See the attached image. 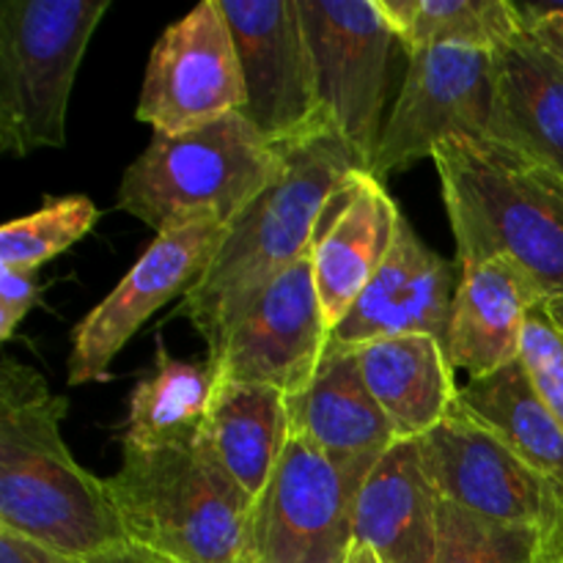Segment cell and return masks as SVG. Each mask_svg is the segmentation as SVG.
I'll return each mask as SVG.
<instances>
[{
  "label": "cell",
  "mask_w": 563,
  "mask_h": 563,
  "mask_svg": "<svg viewBox=\"0 0 563 563\" xmlns=\"http://www.w3.org/2000/svg\"><path fill=\"white\" fill-rule=\"evenodd\" d=\"M286 168L231 225L201 278L179 302V313L207 341L209 355L300 258L311 256L324 207L344 181L368 170L350 143L324 121L306 135L280 143Z\"/></svg>",
  "instance_id": "obj_1"
},
{
  "label": "cell",
  "mask_w": 563,
  "mask_h": 563,
  "mask_svg": "<svg viewBox=\"0 0 563 563\" xmlns=\"http://www.w3.org/2000/svg\"><path fill=\"white\" fill-rule=\"evenodd\" d=\"M69 399L44 374L3 357L0 366V528L69 555L132 548L104 478L80 467L60 423Z\"/></svg>",
  "instance_id": "obj_2"
},
{
  "label": "cell",
  "mask_w": 563,
  "mask_h": 563,
  "mask_svg": "<svg viewBox=\"0 0 563 563\" xmlns=\"http://www.w3.org/2000/svg\"><path fill=\"white\" fill-rule=\"evenodd\" d=\"M456 262L504 256L542 300L563 297V174L495 143L451 141L434 152Z\"/></svg>",
  "instance_id": "obj_3"
},
{
  "label": "cell",
  "mask_w": 563,
  "mask_h": 563,
  "mask_svg": "<svg viewBox=\"0 0 563 563\" xmlns=\"http://www.w3.org/2000/svg\"><path fill=\"white\" fill-rule=\"evenodd\" d=\"M126 539L165 563H258L256 500L198 440L190 449L121 445L104 478Z\"/></svg>",
  "instance_id": "obj_4"
},
{
  "label": "cell",
  "mask_w": 563,
  "mask_h": 563,
  "mask_svg": "<svg viewBox=\"0 0 563 563\" xmlns=\"http://www.w3.org/2000/svg\"><path fill=\"white\" fill-rule=\"evenodd\" d=\"M284 168V148L231 113L179 135L154 132L121 176L115 207L154 234L203 218L234 225Z\"/></svg>",
  "instance_id": "obj_5"
},
{
  "label": "cell",
  "mask_w": 563,
  "mask_h": 563,
  "mask_svg": "<svg viewBox=\"0 0 563 563\" xmlns=\"http://www.w3.org/2000/svg\"><path fill=\"white\" fill-rule=\"evenodd\" d=\"M110 0L0 5V148L27 157L66 146L71 86Z\"/></svg>",
  "instance_id": "obj_6"
},
{
  "label": "cell",
  "mask_w": 563,
  "mask_h": 563,
  "mask_svg": "<svg viewBox=\"0 0 563 563\" xmlns=\"http://www.w3.org/2000/svg\"><path fill=\"white\" fill-rule=\"evenodd\" d=\"M379 460H335L291 432L256 500L258 563H346L363 482Z\"/></svg>",
  "instance_id": "obj_7"
},
{
  "label": "cell",
  "mask_w": 563,
  "mask_h": 563,
  "mask_svg": "<svg viewBox=\"0 0 563 563\" xmlns=\"http://www.w3.org/2000/svg\"><path fill=\"white\" fill-rule=\"evenodd\" d=\"M317 77L322 119L372 174L396 33L374 0H297Z\"/></svg>",
  "instance_id": "obj_8"
},
{
  "label": "cell",
  "mask_w": 563,
  "mask_h": 563,
  "mask_svg": "<svg viewBox=\"0 0 563 563\" xmlns=\"http://www.w3.org/2000/svg\"><path fill=\"white\" fill-rule=\"evenodd\" d=\"M493 53L423 47L407 53V75L372 163L374 179L432 159L443 143L487 141Z\"/></svg>",
  "instance_id": "obj_9"
},
{
  "label": "cell",
  "mask_w": 563,
  "mask_h": 563,
  "mask_svg": "<svg viewBox=\"0 0 563 563\" xmlns=\"http://www.w3.org/2000/svg\"><path fill=\"white\" fill-rule=\"evenodd\" d=\"M423 471L440 500L484 520L563 531L559 482L539 473L454 401L418 440Z\"/></svg>",
  "instance_id": "obj_10"
},
{
  "label": "cell",
  "mask_w": 563,
  "mask_h": 563,
  "mask_svg": "<svg viewBox=\"0 0 563 563\" xmlns=\"http://www.w3.org/2000/svg\"><path fill=\"white\" fill-rule=\"evenodd\" d=\"M245 110V82L220 0L170 22L148 55L137 119L163 135L198 130Z\"/></svg>",
  "instance_id": "obj_11"
},
{
  "label": "cell",
  "mask_w": 563,
  "mask_h": 563,
  "mask_svg": "<svg viewBox=\"0 0 563 563\" xmlns=\"http://www.w3.org/2000/svg\"><path fill=\"white\" fill-rule=\"evenodd\" d=\"M229 231L231 225L223 220L203 218L154 234L152 245L132 264L119 286L75 328L66 363L69 385L104 383L110 377V363L126 341L165 302L190 291Z\"/></svg>",
  "instance_id": "obj_12"
},
{
  "label": "cell",
  "mask_w": 563,
  "mask_h": 563,
  "mask_svg": "<svg viewBox=\"0 0 563 563\" xmlns=\"http://www.w3.org/2000/svg\"><path fill=\"white\" fill-rule=\"evenodd\" d=\"M242 82L245 115L275 146L324 124L297 0H220Z\"/></svg>",
  "instance_id": "obj_13"
},
{
  "label": "cell",
  "mask_w": 563,
  "mask_h": 563,
  "mask_svg": "<svg viewBox=\"0 0 563 563\" xmlns=\"http://www.w3.org/2000/svg\"><path fill=\"white\" fill-rule=\"evenodd\" d=\"M328 346L330 328L306 256L264 289L207 363L218 383L269 385L295 396L311 383Z\"/></svg>",
  "instance_id": "obj_14"
},
{
  "label": "cell",
  "mask_w": 563,
  "mask_h": 563,
  "mask_svg": "<svg viewBox=\"0 0 563 563\" xmlns=\"http://www.w3.org/2000/svg\"><path fill=\"white\" fill-rule=\"evenodd\" d=\"M460 278V264L438 256L416 234L410 220L399 214L388 256L344 322L330 333V341L361 346L368 341L421 333L445 346Z\"/></svg>",
  "instance_id": "obj_15"
},
{
  "label": "cell",
  "mask_w": 563,
  "mask_h": 563,
  "mask_svg": "<svg viewBox=\"0 0 563 563\" xmlns=\"http://www.w3.org/2000/svg\"><path fill=\"white\" fill-rule=\"evenodd\" d=\"M399 214L383 181L368 170L344 181L324 207L311 267L330 333L344 322L388 256Z\"/></svg>",
  "instance_id": "obj_16"
},
{
  "label": "cell",
  "mask_w": 563,
  "mask_h": 563,
  "mask_svg": "<svg viewBox=\"0 0 563 563\" xmlns=\"http://www.w3.org/2000/svg\"><path fill=\"white\" fill-rule=\"evenodd\" d=\"M462 267L451 308L445 355L456 374L487 377L520 361L522 335L542 295L520 267L504 256L456 262Z\"/></svg>",
  "instance_id": "obj_17"
},
{
  "label": "cell",
  "mask_w": 563,
  "mask_h": 563,
  "mask_svg": "<svg viewBox=\"0 0 563 563\" xmlns=\"http://www.w3.org/2000/svg\"><path fill=\"white\" fill-rule=\"evenodd\" d=\"M487 143L563 174V60L531 31L493 53Z\"/></svg>",
  "instance_id": "obj_18"
},
{
  "label": "cell",
  "mask_w": 563,
  "mask_h": 563,
  "mask_svg": "<svg viewBox=\"0 0 563 563\" xmlns=\"http://www.w3.org/2000/svg\"><path fill=\"white\" fill-rule=\"evenodd\" d=\"M355 544L379 563H438L440 495L423 471L418 440L390 445L363 482Z\"/></svg>",
  "instance_id": "obj_19"
},
{
  "label": "cell",
  "mask_w": 563,
  "mask_h": 563,
  "mask_svg": "<svg viewBox=\"0 0 563 563\" xmlns=\"http://www.w3.org/2000/svg\"><path fill=\"white\" fill-rule=\"evenodd\" d=\"M286 407L291 432L335 460H379L399 443L352 346L330 341L322 366L300 394L286 396Z\"/></svg>",
  "instance_id": "obj_20"
},
{
  "label": "cell",
  "mask_w": 563,
  "mask_h": 563,
  "mask_svg": "<svg viewBox=\"0 0 563 563\" xmlns=\"http://www.w3.org/2000/svg\"><path fill=\"white\" fill-rule=\"evenodd\" d=\"M368 390L394 427L396 440H421L454 407V383L445 346L432 335H394L352 346Z\"/></svg>",
  "instance_id": "obj_21"
},
{
  "label": "cell",
  "mask_w": 563,
  "mask_h": 563,
  "mask_svg": "<svg viewBox=\"0 0 563 563\" xmlns=\"http://www.w3.org/2000/svg\"><path fill=\"white\" fill-rule=\"evenodd\" d=\"M291 438L286 396L269 385L218 383L201 445L258 500Z\"/></svg>",
  "instance_id": "obj_22"
},
{
  "label": "cell",
  "mask_w": 563,
  "mask_h": 563,
  "mask_svg": "<svg viewBox=\"0 0 563 563\" xmlns=\"http://www.w3.org/2000/svg\"><path fill=\"white\" fill-rule=\"evenodd\" d=\"M462 410L539 473L563 484V427L533 385L522 361L467 379L456 394Z\"/></svg>",
  "instance_id": "obj_23"
},
{
  "label": "cell",
  "mask_w": 563,
  "mask_h": 563,
  "mask_svg": "<svg viewBox=\"0 0 563 563\" xmlns=\"http://www.w3.org/2000/svg\"><path fill=\"white\" fill-rule=\"evenodd\" d=\"M218 379L209 363H185L157 344V363L132 388L121 445L190 449L201 440Z\"/></svg>",
  "instance_id": "obj_24"
},
{
  "label": "cell",
  "mask_w": 563,
  "mask_h": 563,
  "mask_svg": "<svg viewBox=\"0 0 563 563\" xmlns=\"http://www.w3.org/2000/svg\"><path fill=\"white\" fill-rule=\"evenodd\" d=\"M407 53L465 47L495 53L526 33L511 0H374Z\"/></svg>",
  "instance_id": "obj_25"
},
{
  "label": "cell",
  "mask_w": 563,
  "mask_h": 563,
  "mask_svg": "<svg viewBox=\"0 0 563 563\" xmlns=\"http://www.w3.org/2000/svg\"><path fill=\"white\" fill-rule=\"evenodd\" d=\"M563 531L484 520L440 500L438 563H559Z\"/></svg>",
  "instance_id": "obj_26"
},
{
  "label": "cell",
  "mask_w": 563,
  "mask_h": 563,
  "mask_svg": "<svg viewBox=\"0 0 563 563\" xmlns=\"http://www.w3.org/2000/svg\"><path fill=\"white\" fill-rule=\"evenodd\" d=\"M99 209L88 196H66L0 229V267L42 269L97 225Z\"/></svg>",
  "instance_id": "obj_27"
},
{
  "label": "cell",
  "mask_w": 563,
  "mask_h": 563,
  "mask_svg": "<svg viewBox=\"0 0 563 563\" xmlns=\"http://www.w3.org/2000/svg\"><path fill=\"white\" fill-rule=\"evenodd\" d=\"M520 361L563 427V330L550 319L544 306L533 308L528 317Z\"/></svg>",
  "instance_id": "obj_28"
},
{
  "label": "cell",
  "mask_w": 563,
  "mask_h": 563,
  "mask_svg": "<svg viewBox=\"0 0 563 563\" xmlns=\"http://www.w3.org/2000/svg\"><path fill=\"white\" fill-rule=\"evenodd\" d=\"M154 559L141 548H124L115 553L102 555H69L58 550L42 548L36 542L16 537V533L0 528V563H152Z\"/></svg>",
  "instance_id": "obj_29"
},
{
  "label": "cell",
  "mask_w": 563,
  "mask_h": 563,
  "mask_svg": "<svg viewBox=\"0 0 563 563\" xmlns=\"http://www.w3.org/2000/svg\"><path fill=\"white\" fill-rule=\"evenodd\" d=\"M38 300V269L0 267V341H9Z\"/></svg>",
  "instance_id": "obj_30"
},
{
  "label": "cell",
  "mask_w": 563,
  "mask_h": 563,
  "mask_svg": "<svg viewBox=\"0 0 563 563\" xmlns=\"http://www.w3.org/2000/svg\"><path fill=\"white\" fill-rule=\"evenodd\" d=\"M526 31H531L544 47L553 49L563 60V3L553 0H531V3H515Z\"/></svg>",
  "instance_id": "obj_31"
},
{
  "label": "cell",
  "mask_w": 563,
  "mask_h": 563,
  "mask_svg": "<svg viewBox=\"0 0 563 563\" xmlns=\"http://www.w3.org/2000/svg\"><path fill=\"white\" fill-rule=\"evenodd\" d=\"M346 563H379V559L372 553V550L363 548V544H355V548H352V553H350V561H346Z\"/></svg>",
  "instance_id": "obj_32"
},
{
  "label": "cell",
  "mask_w": 563,
  "mask_h": 563,
  "mask_svg": "<svg viewBox=\"0 0 563 563\" xmlns=\"http://www.w3.org/2000/svg\"><path fill=\"white\" fill-rule=\"evenodd\" d=\"M542 306H544V311L550 313V319H553V322L559 324V328H563V297H561V300L542 302Z\"/></svg>",
  "instance_id": "obj_33"
},
{
  "label": "cell",
  "mask_w": 563,
  "mask_h": 563,
  "mask_svg": "<svg viewBox=\"0 0 563 563\" xmlns=\"http://www.w3.org/2000/svg\"><path fill=\"white\" fill-rule=\"evenodd\" d=\"M559 493H561V504H563V484H559Z\"/></svg>",
  "instance_id": "obj_34"
},
{
  "label": "cell",
  "mask_w": 563,
  "mask_h": 563,
  "mask_svg": "<svg viewBox=\"0 0 563 563\" xmlns=\"http://www.w3.org/2000/svg\"><path fill=\"white\" fill-rule=\"evenodd\" d=\"M152 563H165V561H157V559H154V561H152Z\"/></svg>",
  "instance_id": "obj_35"
},
{
  "label": "cell",
  "mask_w": 563,
  "mask_h": 563,
  "mask_svg": "<svg viewBox=\"0 0 563 563\" xmlns=\"http://www.w3.org/2000/svg\"><path fill=\"white\" fill-rule=\"evenodd\" d=\"M559 563H563V553H561V559H559Z\"/></svg>",
  "instance_id": "obj_36"
},
{
  "label": "cell",
  "mask_w": 563,
  "mask_h": 563,
  "mask_svg": "<svg viewBox=\"0 0 563 563\" xmlns=\"http://www.w3.org/2000/svg\"><path fill=\"white\" fill-rule=\"evenodd\" d=\"M561 330H563V328H561Z\"/></svg>",
  "instance_id": "obj_37"
}]
</instances>
